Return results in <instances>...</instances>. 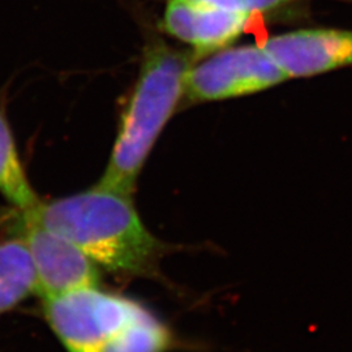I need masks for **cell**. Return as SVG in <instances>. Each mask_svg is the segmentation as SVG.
<instances>
[{
	"instance_id": "9c48e42d",
	"label": "cell",
	"mask_w": 352,
	"mask_h": 352,
	"mask_svg": "<svg viewBox=\"0 0 352 352\" xmlns=\"http://www.w3.org/2000/svg\"><path fill=\"white\" fill-rule=\"evenodd\" d=\"M0 195L17 212H28L41 202L20 158L4 98H0Z\"/></svg>"
},
{
	"instance_id": "7a4b0ae2",
	"label": "cell",
	"mask_w": 352,
	"mask_h": 352,
	"mask_svg": "<svg viewBox=\"0 0 352 352\" xmlns=\"http://www.w3.org/2000/svg\"><path fill=\"white\" fill-rule=\"evenodd\" d=\"M196 58L195 51L175 49L162 38L149 39L98 186L133 196L157 140L186 97L187 77Z\"/></svg>"
},
{
	"instance_id": "3957f363",
	"label": "cell",
	"mask_w": 352,
	"mask_h": 352,
	"mask_svg": "<svg viewBox=\"0 0 352 352\" xmlns=\"http://www.w3.org/2000/svg\"><path fill=\"white\" fill-rule=\"evenodd\" d=\"M43 300V317L68 352H100L145 305L91 286Z\"/></svg>"
},
{
	"instance_id": "ba28073f",
	"label": "cell",
	"mask_w": 352,
	"mask_h": 352,
	"mask_svg": "<svg viewBox=\"0 0 352 352\" xmlns=\"http://www.w3.org/2000/svg\"><path fill=\"white\" fill-rule=\"evenodd\" d=\"M37 295L33 263L24 239L13 234L0 241V316Z\"/></svg>"
},
{
	"instance_id": "5b68a950",
	"label": "cell",
	"mask_w": 352,
	"mask_h": 352,
	"mask_svg": "<svg viewBox=\"0 0 352 352\" xmlns=\"http://www.w3.org/2000/svg\"><path fill=\"white\" fill-rule=\"evenodd\" d=\"M13 234L25 241L36 273L37 295L42 299L100 286L101 267L69 240L21 214L13 227Z\"/></svg>"
},
{
	"instance_id": "30bf717a",
	"label": "cell",
	"mask_w": 352,
	"mask_h": 352,
	"mask_svg": "<svg viewBox=\"0 0 352 352\" xmlns=\"http://www.w3.org/2000/svg\"><path fill=\"white\" fill-rule=\"evenodd\" d=\"M175 343L173 330L145 307L100 352H167Z\"/></svg>"
},
{
	"instance_id": "52a82bcc",
	"label": "cell",
	"mask_w": 352,
	"mask_h": 352,
	"mask_svg": "<svg viewBox=\"0 0 352 352\" xmlns=\"http://www.w3.org/2000/svg\"><path fill=\"white\" fill-rule=\"evenodd\" d=\"M252 16L195 0H166L164 33L188 45L197 58L225 49L247 30Z\"/></svg>"
},
{
	"instance_id": "6da1fadb",
	"label": "cell",
	"mask_w": 352,
	"mask_h": 352,
	"mask_svg": "<svg viewBox=\"0 0 352 352\" xmlns=\"http://www.w3.org/2000/svg\"><path fill=\"white\" fill-rule=\"evenodd\" d=\"M19 213L74 243L103 270L124 277L158 274L164 243L144 225L132 196L96 184Z\"/></svg>"
},
{
	"instance_id": "8992f818",
	"label": "cell",
	"mask_w": 352,
	"mask_h": 352,
	"mask_svg": "<svg viewBox=\"0 0 352 352\" xmlns=\"http://www.w3.org/2000/svg\"><path fill=\"white\" fill-rule=\"evenodd\" d=\"M263 47L287 80L352 65V30L300 29L269 38Z\"/></svg>"
},
{
	"instance_id": "8fae6325",
	"label": "cell",
	"mask_w": 352,
	"mask_h": 352,
	"mask_svg": "<svg viewBox=\"0 0 352 352\" xmlns=\"http://www.w3.org/2000/svg\"><path fill=\"white\" fill-rule=\"evenodd\" d=\"M230 12L254 16L305 0H195Z\"/></svg>"
},
{
	"instance_id": "277c9868",
	"label": "cell",
	"mask_w": 352,
	"mask_h": 352,
	"mask_svg": "<svg viewBox=\"0 0 352 352\" xmlns=\"http://www.w3.org/2000/svg\"><path fill=\"white\" fill-rule=\"evenodd\" d=\"M286 80L263 46H227L190 67L186 98L192 103L232 100L277 87Z\"/></svg>"
}]
</instances>
